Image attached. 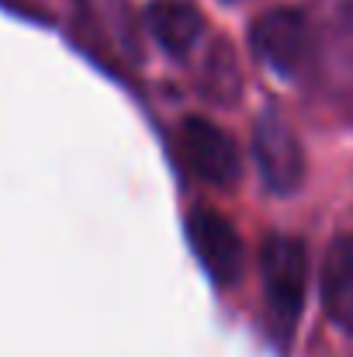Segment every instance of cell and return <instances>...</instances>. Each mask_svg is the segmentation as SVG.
Wrapping results in <instances>:
<instances>
[{
	"mask_svg": "<svg viewBox=\"0 0 353 357\" xmlns=\"http://www.w3.org/2000/svg\"><path fill=\"white\" fill-rule=\"evenodd\" d=\"M180 153H184L187 167L208 184L229 188L239 181V170H242L239 146L215 121L198 119V115L180 121Z\"/></svg>",
	"mask_w": 353,
	"mask_h": 357,
	"instance_id": "3957f363",
	"label": "cell"
},
{
	"mask_svg": "<svg viewBox=\"0 0 353 357\" xmlns=\"http://www.w3.org/2000/svg\"><path fill=\"white\" fill-rule=\"evenodd\" d=\"M146 21H149V31L156 35V42L173 56L191 52L205 28L201 10L187 0H156V3H149Z\"/></svg>",
	"mask_w": 353,
	"mask_h": 357,
	"instance_id": "52a82bcc",
	"label": "cell"
},
{
	"mask_svg": "<svg viewBox=\"0 0 353 357\" xmlns=\"http://www.w3.org/2000/svg\"><path fill=\"white\" fill-rule=\"evenodd\" d=\"M260 278H263V295L267 309L277 323V330H291L301 316L305 305V288H308V253L305 243L295 236H267L260 246Z\"/></svg>",
	"mask_w": 353,
	"mask_h": 357,
	"instance_id": "6da1fadb",
	"label": "cell"
},
{
	"mask_svg": "<svg viewBox=\"0 0 353 357\" xmlns=\"http://www.w3.org/2000/svg\"><path fill=\"white\" fill-rule=\"evenodd\" d=\"M249 42L267 66H274L277 73H295L308 56V17L298 7H274L256 17Z\"/></svg>",
	"mask_w": 353,
	"mask_h": 357,
	"instance_id": "277c9868",
	"label": "cell"
},
{
	"mask_svg": "<svg viewBox=\"0 0 353 357\" xmlns=\"http://www.w3.org/2000/svg\"><path fill=\"white\" fill-rule=\"evenodd\" d=\"M253 156L263 184L277 195H291L305 177V153L295 135V128L277 112H267L256 121L253 132Z\"/></svg>",
	"mask_w": 353,
	"mask_h": 357,
	"instance_id": "7a4b0ae2",
	"label": "cell"
},
{
	"mask_svg": "<svg viewBox=\"0 0 353 357\" xmlns=\"http://www.w3.org/2000/svg\"><path fill=\"white\" fill-rule=\"evenodd\" d=\"M187 233H191L198 260L212 274V281L215 284H233L239 278V271H242V239H239L233 222L219 212L201 208V212L191 215Z\"/></svg>",
	"mask_w": 353,
	"mask_h": 357,
	"instance_id": "5b68a950",
	"label": "cell"
},
{
	"mask_svg": "<svg viewBox=\"0 0 353 357\" xmlns=\"http://www.w3.org/2000/svg\"><path fill=\"white\" fill-rule=\"evenodd\" d=\"M322 309L333 326L353 333V233L329 243L322 260Z\"/></svg>",
	"mask_w": 353,
	"mask_h": 357,
	"instance_id": "8992f818",
	"label": "cell"
}]
</instances>
